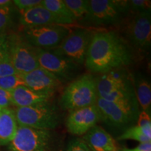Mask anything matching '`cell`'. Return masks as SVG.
Instances as JSON below:
<instances>
[{
	"label": "cell",
	"mask_w": 151,
	"mask_h": 151,
	"mask_svg": "<svg viewBox=\"0 0 151 151\" xmlns=\"http://www.w3.org/2000/svg\"><path fill=\"white\" fill-rule=\"evenodd\" d=\"M53 94L37 92L25 86H20L11 91L12 105L16 107H27L48 103Z\"/></svg>",
	"instance_id": "cell-16"
},
{
	"label": "cell",
	"mask_w": 151,
	"mask_h": 151,
	"mask_svg": "<svg viewBox=\"0 0 151 151\" xmlns=\"http://www.w3.org/2000/svg\"><path fill=\"white\" fill-rule=\"evenodd\" d=\"M13 9L11 6L0 8V35L5 34L12 22Z\"/></svg>",
	"instance_id": "cell-25"
},
{
	"label": "cell",
	"mask_w": 151,
	"mask_h": 151,
	"mask_svg": "<svg viewBox=\"0 0 151 151\" xmlns=\"http://www.w3.org/2000/svg\"><path fill=\"white\" fill-rule=\"evenodd\" d=\"M127 4L129 9H131L135 13H150V1H148V0H129V1H127Z\"/></svg>",
	"instance_id": "cell-26"
},
{
	"label": "cell",
	"mask_w": 151,
	"mask_h": 151,
	"mask_svg": "<svg viewBox=\"0 0 151 151\" xmlns=\"http://www.w3.org/2000/svg\"><path fill=\"white\" fill-rule=\"evenodd\" d=\"M65 151H91L81 139H75L69 143Z\"/></svg>",
	"instance_id": "cell-29"
},
{
	"label": "cell",
	"mask_w": 151,
	"mask_h": 151,
	"mask_svg": "<svg viewBox=\"0 0 151 151\" xmlns=\"http://www.w3.org/2000/svg\"><path fill=\"white\" fill-rule=\"evenodd\" d=\"M9 60L19 74H25L39 67L37 52L23 37L10 35Z\"/></svg>",
	"instance_id": "cell-8"
},
{
	"label": "cell",
	"mask_w": 151,
	"mask_h": 151,
	"mask_svg": "<svg viewBox=\"0 0 151 151\" xmlns=\"http://www.w3.org/2000/svg\"><path fill=\"white\" fill-rule=\"evenodd\" d=\"M132 55L125 43L113 32L94 33L85 65L94 73H104L129 65Z\"/></svg>",
	"instance_id": "cell-1"
},
{
	"label": "cell",
	"mask_w": 151,
	"mask_h": 151,
	"mask_svg": "<svg viewBox=\"0 0 151 151\" xmlns=\"http://www.w3.org/2000/svg\"><path fill=\"white\" fill-rule=\"evenodd\" d=\"M101 120V116L97 105L70 111L66 126L69 133L73 135H85Z\"/></svg>",
	"instance_id": "cell-12"
},
{
	"label": "cell",
	"mask_w": 151,
	"mask_h": 151,
	"mask_svg": "<svg viewBox=\"0 0 151 151\" xmlns=\"http://www.w3.org/2000/svg\"><path fill=\"white\" fill-rule=\"evenodd\" d=\"M16 74L19 73L16 70L10 60L0 62V78Z\"/></svg>",
	"instance_id": "cell-28"
},
{
	"label": "cell",
	"mask_w": 151,
	"mask_h": 151,
	"mask_svg": "<svg viewBox=\"0 0 151 151\" xmlns=\"http://www.w3.org/2000/svg\"><path fill=\"white\" fill-rule=\"evenodd\" d=\"M92 31L87 29H76L69 32L62 43L52 51L65 57L77 65L84 63L91 40Z\"/></svg>",
	"instance_id": "cell-6"
},
{
	"label": "cell",
	"mask_w": 151,
	"mask_h": 151,
	"mask_svg": "<svg viewBox=\"0 0 151 151\" xmlns=\"http://www.w3.org/2000/svg\"><path fill=\"white\" fill-rule=\"evenodd\" d=\"M41 4L50 11L58 24H73L76 20L64 0H42Z\"/></svg>",
	"instance_id": "cell-19"
},
{
	"label": "cell",
	"mask_w": 151,
	"mask_h": 151,
	"mask_svg": "<svg viewBox=\"0 0 151 151\" xmlns=\"http://www.w3.org/2000/svg\"><path fill=\"white\" fill-rule=\"evenodd\" d=\"M9 151H55L51 130L18 126L16 136L9 143Z\"/></svg>",
	"instance_id": "cell-4"
},
{
	"label": "cell",
	"mask_w": 151,
	"mask_h": 151,
	"mask_svg": "<svg viewBox=\"0 0 151 151\" xmlns=\"http://www.w3.org/2000/svg\"><path fill=\"white\" fill-rule=\"evenodd\" d=\"M82 139L91 151H119L116 141L99 126L92 127Z\"/></svg>",
	"instance_id": "cell-15"
},
{
	"label": "cell",
	"mask_w": 151,
	"mask_h": 151,
	"mask_svg": "<svg viewBox=\"0 0 151 151\" xmlns=\"http://www.w3.org/2000/svg\"><path fill=\"white\" fill-rule=\"evenodd\" d=\"M118 139L119 140H128V139L134 140L139 141L141 143L150 142L151 141V139L147 138L143 134L141 128L137 125L129 127V129L125 130V132L119 137Z\"/></svg>",
	"instance_id": "cell-23"
},
{
	"label": "cell",
	"mask_w": 151,
	"mask_h": 151,
	"mask_svg": "<svg viewBox=\"0 0 151 151\" xmlns=\"http://www.w3.org/2000/svg\"><path fill=\"white\" fill-rule=\"evenodd\" d=\"M126 33L137 50L141 52L147 51L151 44L150 13H135L128 22Z\"/></svg>",
	"instance_id": "cell-11"
},
{
	"label": "cell",
	"mask_w": 151,
	"mask_h": 151,
	"mask_svg": "<svg viewBox=\"0 0 151 151\" xmlns=\"http://www.w3.org/2000/svg\"><path fill=\"white\" fill-rule=\"evenodd\" d=\"M10 35L3 34L0 35V62L9 60Z\"/></svg>",
	"instance_id": "cell-27"
},
{
	"label": "cell",
	"mask_w": 151,
	"mask_h": 151,
	"mask_svg": "<svg viewBox=\"0 0 151 151\" xmlns=\"http://www.w3.org/2000/svg\"><path fill=\"white\" fill-rule=\"evenodd\" d=\"M36 52L39 67L52 73L61 82L71 79L78 69L74 62L52 50L36 48Z\"/></svg>",
	"instance_id": "cell-10"
},
{
	"label": "cell",
	"mask_w": 151,
	"mask_h": 151,
	"mask_svg": "<svg viewBox=\"0 0 151 151\" xmlns=\"http://www.w3.org/2000/svg\"><path fill=\"white\" fill-rule=\"evenodd\" d=\"M101 120L114 127H122L137 120L139 106H128L110 102L98 97L96 102Z\"/></svg>",
	"instance_id": "cell-9"
},
{
	"label": "cell",
	"mask_w": 151,
	"mask_h": 151,
	"mask_svg": "<svg viewBox=\"0 0 151 151\" xmlns=\"http://www.w3.org/2000/svg\"><path fill=\"white\" fill-rule=\"evenodd\" d=\"M76 20L85 19L89 9V0H64Z\"/></svg>",
	"instance_id": "cell-21"
},
{
	"label": "cell",
	"mask_w": 151,
	"mask_h": 151,
	"mask_svg": "<svg viewBox=\"0 0 151 151\" xmlns=\"http://www.w3.org/2000/svg\"><path fill=\"white\" fill-rule=\"evenodd\" d=\"M69 31L60 24L40 26L24 29V39L36 48L52 50L56 48Z\"/></svg>",
	"instance_id": "cell-7"
},
{
	"label": "cell",
	"mask_w": 151,
	"mask_h": 151,
	"mask_svg": "<svg viewBox=\"0 0 151 151\" xmlns=\"http://www.w3.org/2000/svg\"><path fill=\"white\" fill-rule=\"evenodd\" d=\"M97 98L95 78L86 73L68 85L60 103L63 109L72 111L96 104Z\"/></svg>",
	"instance_id": "cell-2"
},
{
	"label": "cell",
	"mask_w": 151,
	"mask_h": 151,
	"mask_svg": "<svg viewBox=\"0 0 151 151\" xmlns=\"http://www.w3.org/2000/svg\"><path fill=\"white\" fill-rule=\"evenodd\" d=\"M13 3L18 7L20 11L40 5L42 3V0H15L13 1Z\"/></svg>",
	"instance_id": "cell-30"
},
{
	"label": "cell",
	"mask_w": 151,
	"mask_h": 151,
	"mask_svg": "<svg viewBox=\"0 0 151 151\" xmlns=\"http://www.w3.org/2000/svg\"><path fill=\"white\" fill-rule=\"evenodd\" d=\"M137 121V126L141 128L143 134L151 139V118L150 113L141 111L139 112Z\"/></svg>",
	"instance_id": "cell-24"
},
{
	"label": "cell",
	"mask_w": 151,
	"mask_h": 151,
	"mask_svg": "<svg viewBox=\"0 0 151 151\" xmlns=\"http://www.w3.org/2000/svg\"><path fill=\"white\" fill-rule=\"evenodd\" d=\"M129 10L127 1L89 0V9L85 20L95 25H110L120 22Z\"/></svg>",
	"instance_id": "cell-5"
},
{
	"label": "cell",
	"mask_w": 151,
	"mask_h": 151,
	"mask_svg": "<svg viewBox=\"0 0 151 151\" xmlns=\"http://www.w3.org/2000/svg\"><path fill=\"white\" fill-rule=\"evenodd\" d=\"M14 113L20 127L52 130L60 123L58 110L49 102L27 107H16Z\"/></svg>",
	"instance_id": "cell-3"
},
{
	"label": "cell",
	"mask_w": 151,
	"mask_h": 151,
	"mask_svg": "<svg viewBox=\"0 0 151 151\" xmlns=\"http://www.w3.org/2000/svg\"><path fill=\"white\" fill-rule=\"evenodd\" d=\"M25 86L21 74L11 75L9 76L0 78V88L13 91V90L20 86Z\"/></svg>",
	"instance_id": "cell-22"
},
{
	"label": "cell",
	"mask_w": 151,
	"mask_h": 151,
	"mask_svg": "<svg viewBox=\"0 0 151 151\" xmlns=\"http://www.w3.org/2000/svg\"><path fill=\"white\" fill-rule=\"evenodd\" d=\"M20 22L24 29L50 24H58L54 17L41 4L20 11Z\"/></svg>",
	"instance_id": "cell-17"
},
{
	"label": "cell",
	"mask_w": 151,
	"mask_h": 151,
	"mask_svg": "<svg viewBox=\"0 0 151 151\" xmlns=\"http://www.w3.org/2000/svg\"><path fill=\"white\" fill-rule=\"evenodd\" d=\"M22 76L25 86L37 92L53 94L62 85L61 81L55 76L41 67L22 74Z\"/></svg>",
	"instance_id": "cell-14"
},
{
	"label": "cell",
	"mask_w": 151,
	"mask_h": 151,
	"mask_svg": "<svg viewBox=\"0 0 151 151\" xmlns=\"http://www.w3.org/2000/svg\"><path fill=\"white\" fill-rule=\"evenodd\" d=\"M95 83L98 96L118 90L134 88L129 75L122 68L101 73L95 78Z\"/></svg>",
	"instance_id": "cell-13"
},
{
	"label": "cell",
	"mask_w": 151,
	"mask_h": 151,
	"mask_svg": "<svg viewBox=\"0 0 151 151\" xmlns=\"http://www.w3.org/2000/svg\"><path fill=\"white\" fill-rule=\"evenodd\" d=\"M11 105H12L11 91L0 88V109L9 108Z\"/></svg>",
	"instance_id": "cell-31"
},
{
	"label": "cell",
	"mask_w": 151,
	"mask_h": 151,
	"mask_svg": "<svg viewBox=\"0 0 151 151\" xmlns=\"http://www.w3.org/2000/svg\"><path fill=\"white\" fill-rule=\"evenodd\" d=\"M124 151H151V142L140 143L134 149H126Z\"/></svg>",
	"instance_id": "cell-32"
},
{
	"label": "cell",
	"mask_w": 151,
	"mask_h": 151,
	"mask_svg": "<svg viewBox=\"0 0 151 151\" xmlns=\"http://www.w3.org/2000/svg\"><path fill=\"white\" fill-rule=\"evenodd\" d=\"M134 81L138 104L140 105L142 111L150 114L151 86L150 81L141 76H137Z\"/></svg>",
	"instance_id": "cell-20"
},
{
	"label": "cell",
	"mask_w": 151,
	"mask_h": 151,
	"mask_svg": "<svg viewBox=\"0 0 151 151\" xmlns=\"http://www.w3.org/2000/svg\"><path fill=\"white\" fill-rule=\"evenodd\" d=\"M0 111H1V109H0Z\"/></svg>",
	"instance_id": "cell-34"
},
{
	"label": "cell",
	"mask_w": 151,
	"mask_h": 151,
	"mask_svg": "<svg viewBox=\"0 0 151 151\" xmlns=\"http://www.w3.org/2000/svg\"><path fill=\"white\" fill-rule=\"evenodd\" d=\"M18 128L14 110L7 108L0 111V146L9 144L16 136Z\"/></svg>",
	"instance_id": "cell-18"
},
{
	"label": "cell",
	"mask_w": 151,
	"mask_h": 151,
	"mask_svg": "<svg viewBox=\"0 0 151 151\" xmlns=\"http://www.w3.org/2000/svg\"><path fill=\"white\" fill-rule=\"evenodd\" d=\"M13 1L10 0H0V8L2 7H6L13 4Z\"/></svg>",
	"instance_id": "cell-33"
}]
</instances>
